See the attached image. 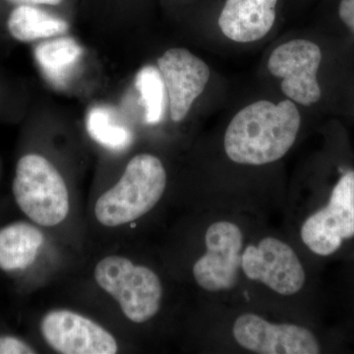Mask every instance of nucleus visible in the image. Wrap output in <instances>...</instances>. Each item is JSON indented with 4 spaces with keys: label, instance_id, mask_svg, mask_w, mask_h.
<instances>
[{
    "label": "nucleus",
    "instance_id": "4",
    "mask_svg": "<svg viewBox=\"0 0 354 354\" xmlns=\"http://www.w3.org/2000/svg\"><path fill=\"white\" fill-rule=\"evenodd\" d=\"M260 212L218 203L202 232V250L191 266L197 288L213 304H243L241 261L247 241L262 225Z\"/></svg>",
    "mask_w": 354,
    "mask_h": 354
},
{
    "label": "nucleus",
    "instance_id": "15",
    "mask_svg": "<svg viewBox=\"0 0 354 354\" xmlns=\"http://www.w3.org/2000/svg\"><path fill=\"white\" fill-rule=\"evenodd\" d=\"M82 48L75 39L65 37L44 41L35 50V57L44 73L55 82H62L75 66Z\"/></svg>",
    "mask_w": 354,
    "mask_h": 354
},
{
    "label": "nucleus",
    "instance_id": "16",
    "mask_svg": "<svg viewBox=\"0 0 354 354\" xmlns=\"http://www.w3.org/2000/svg\"><path fill=\"white\" fill-rule=\"evenodd\" d=\"M341 264L333 299L337 315L335 327L351 346H354V256L342 261Z\"/></svg>",
    "mask_w": 354,
    "mask_h": 354
},
{
    "label": "nucleus",
    "instance_id": "17",
    "mask_svg": "<svg viewBox=\"0 0 354 354\" xmlns=\"http://www.w3.org/2000/svg\"><path fill=\"white\" fill-rule=\"evenodd\" d=\"M136 87L145 109L147 122L158 124L164 118L169 97L160 70L151 65L143 67L137 74Z\"/></svg>",
    "mask_w": 354,
    "mask_h": 354
},
{
    "label": "nucleus",
    "instance_id": "20",
    "mask_svg": "<svg viewBox=\"0 0 354 354\" xmlns=\"http://www.w3.org/2000/svg\"><path fill=\"white\" fill-rule=\"evenodd\" d=\"M339 15L342 22L354 34V0H341Z\"/></svg>",
    "mask_w": 354,
    "mask_h": 354
},
{
    "label": "nucleus",
    "instance_id": "5",
    "mask_svg": "<svg viewBox=\"0 0 354 354\" xmlns=\"http://www.w3.org/2000/svg\"><path fill=\"white\" fill-rule=\"evenodd\" d=\"M301 116L295 102L259 101L239 111L223 135V152L243 167H264L279 162L295 145Z\"/></svg>",
    "mask_w": 354,
    "mask_h": 354
},
{
    "label": "nucleus",
    "instance_id": "13",
    "mask_svg": "<svg viewBox=\"0 0 354 354\" xmlns=\"http://www.w3.org/2000/svg\"><path fill=\"white\" fill-rule=\"evenodd\" d=\"M44 241L36 223L15 221L0 227V270L25 271L34 264Z\"/></svg>",
    "mask_w": 354,
    "mask_h": 354
},
{
    "label": "nucleus",
    "instance_id": "21",
    "mask_svg": "<svg viewBox=\"0 0 354 354\" xmlns=\"http://www.w3.org/2000/svg\"><path fill=\"white\" fill-rule=\"evenodd\" d=\"M6 3L10 6H60L64 0H3Z\"/></svg>",
    "mask_w": 354,
    "mask_h": 354
},
{
    "label": "nucleus",
    "instance_id": "18",
    "mask_svg": "<svg viewBox=\"0 0 354 354\" xmlns=\"http://www.w3.org/2000/svg\"><path fill=\"white\" fill-rule=\"evenodd\" d=\"M86 127L95 141L111 150H123L131 144V132L115 124L108 109H93L88 114Z\"/></svg>",
    "mask_w": 354,
    "mask_h": 354
},
{
    "label": "nucleus",
    "instance_id": "6",
    "mask_svg": "<svg viewBox=\"0 0 354 354\" xmlns=\"http://www.w3.org/2000/svg\"><path fill=\"white\" fill-rule=\"evenodd\" d=\"M167 174L164 164L151 153L130 160L120 181L100 196L95 216L104 227H116L150 213L164 197Z\"/></svg>",
    "mask_w": 354,
    "mask_h": 354
},
{
    "label": "nucleus",
    "instance_id": "11",
    "mask_svg": "<svg viewBox=\"0 0 354 354\" xmlns=\"http://www.w3.org/2000/svg\"><path fill=\"white\" fill-rule=\"evenodd\" d=\"M169 95L171 118L180 122L204 92L211 71L206 62L186 48H171L158 59Z\"/></svg>",
    "mask_w": 354,
    "mask_h": 354
},
{
    "label": "nucleus",
    "instance_id": "14",
    "mask_svg": "<svg viewBox=\"0 0 354 354\" xmlns=\"http://www.w3.org/2000/svg\"><path fill=\"white\" fill-rule=\"evenodd\" d=\"M6 25L9 36L21 43L53 38L69 30L67 21L34 6H13Z\"/></svg>",
    "mask_w": 354,
    "mask_h": 354
},
{
    "label": "nucleus",
    "instance_id": "12",
    "mask_svg": "<svg viewBox=\"0 0 354 354\" xmlns=\"http://www.w3.org/2000/svg\"><path fill=\"white\" fill-rule=\"evenodd\" d=\"M278 0H227L218 26L227 38L251 43L264 38L276 20Z\"/></svg>",
    "mask_w": 354,
    "mask_h": 354
},
{
    "label": "nucleus",
    "instance_id": "3",
    "mask_svg": "<svg viewBox=\"0 0 354 354\" xmlns=\"http://www.w3.org/2000/svg\"><path fill=\"white\" fill-rule=\"evenodd\" d=\"M285 201L286 234L318 264L354 256V167Z\"/></svg>",
    "mask_w": 354,
    "mask_h": 354
},
{
    "label": "nucleus",
    "instance_id": "9",
    "mask_svg": "<svg viewBox=\"0 0 354 354\" xmlns=\"http://www.w3.org/2000/svg\"><path fill=\"white\" fill-rule=\"evenodd\" d=\"M322 62L318 44L306 39H292L279 44L270 55L268 68L281 79L283 94L302 106L320 101L322 91L317 73Z\"/></svg>",
    "mask_w": 354,
    "mask_h": 354
},
{
    "label": "nucleus",
    "instance_id": "19",
    "mask_svg": "<svg viewBox=\"0 0 354 354\" xmlns=\"http://www.w3.org/2000/svg\"><path fill=\"white\" fill-rule=\"evenodd\" d=\"M31 344L14 335H0V354H34Z\"/></svg>",
    "mask_w": 354,
    "mask_h": 354
},
{
    "label": "nucleus",
    "instance_id": "22",
    "mask_svg": "<svg viewBox=\"0 0 354 354\" xmlns=\"http://www.w3.org/2000/svg\"><path fill=\"white\" fill-rule=\"evenodd\" d=\"M0 99H1V86H0Z\"/></svg>",
    "mask_w": 354,
    "mask_h": 354
},
{
    "label": "nucleus",
    "instance_id": "2",
    "mask_svg": "<svg viewBox=\"0 0 354 354\" xmlns=\"http://www.w3.org/2000/svg\"><path fill=\"white\" fill-rule=\"evenodd\" d=\"M216 305L214 344L221 353L320 354L349 351L344 335L322 322L300 320L249 304Z\"/></svg>",
    "mask_w": 354,
    "mask_h": 354
},
{
    "label": "nucleus",
    "instance_id": "8",
    "mask_svg": "<svg viewBox=\"0 0 354 354\" xmlns=\"http://www.w3.org/2000/svg\"><path fill=\"white\" fill-rule=\"evenodd\" d=\"M94 277L133 323L149 322L162 308L164 283L147 266L134 264L122 256H106L95 266Z\"/></svg>",
    "mask_w": 354,
    "mask_h": 354
},
{
    "label": "nucleus",
    "instance_id": "10",
    "mask_svg": "<svg viewBox=\"0 0 354 354\" xmlns=\"http://www.w3.org/2000/svg\"><path fill=\"white\" fill-rule=\"evenodd\" d=\"M41 335L53 351L62 354H114L115 337L92 319L71 311L53 310L41 321Z\"/></svg>",
    "mask_w": 354,
    "mask_h": 354
},
{
    "label": "nucleus",
    "instance_id": "7",
    "mask_svg": "<svg viewBox=\"0 0 354 354\" xmlns=\"http://www.w3.org/2000/svg\"><path fill=\"white\" fill-rule=\"evenodd\" d=\"M14 200L32 223L55 227L69 213V193L64 177L48 158L37 153L21 156L12 183Z\"/></svg>",
    "mask_w": 354,
    "mask_h": 354
},
{
    "label": "nucleus",
    "instance_id": "1",
    "mask_svg": "<svg viewBox=\"0 0 354 354\" xmlns=\"http://www.w3.org/2000/svg\"><path fill=\"white\" fill-rule=\"evenodd\" d=\"M322 267L286 232L263 223L247 241L242 255L244 301L281 315L321 322L326 302Z\"/></svg>",
    "mask_w": 354,
    "mask_h": 354
}]
</instances>
